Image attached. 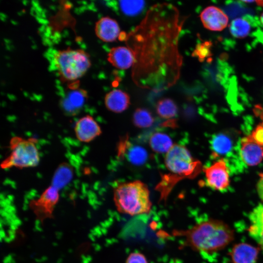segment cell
Segmentation results:
<instances>
[{
  "label": "cell",
  "instance_id": "1",
  "mask_svg": "<svg viewBox=\"0 0 263 263\" xmlns=\"http://www.w3.org/2000/svg\"><path fill=\"white\" fill-rule=\"evenodd\" d=\"M172 234L183 238V246L205 254L222 250L234 238V231L227 224L213 219L198 223L186 230H174Z\"/></svg>",
  "mask_w": 263,
  "mask_h": 263
},
{
  "label": "cell",
  "instance_id": "2",
  "mask_svg": "<svg viewBox=\"0 0 263 263\" xmlns=\"http://www.w3.org/2000/svg\"><path fill=\"white\" fill-rule=\"evenodd\" d=\"M164 163L169 175H165L163 184L159 185L161 199H166L167 195L179 181L185 178H194L201 171L202 164L195 160L190 151L184 146L174 144L166 153Z\"/></svg>",
  "mask_w": 263,
  "mask_h": 263
},
{
  "label": "cell",
  "instance_id": "3",
  "mask_svg": "<svg viewBox=\"0 0 263 263\" xmlns=\"http://www.w3.org/2000/svg\"><path fill=\"white\" fill-rule=\"evenodd\" d=\"M113 200L120 213L131 216L148 213L152 206L150 190L140 180L119 184L113 190Z\"/></svg>",
  "mask_w": 263,
  "mask_h": 263
},
{
  "label": "cell",
  "instance_id": "4",
  "mask_svg": "<svg viewBox=\"0 0 263 263\" xmlns=\"http://www.w3.org/2000/svg\"><path fill=\"white\" fill-rule=\"evenodd\" d=\"M38 140L35 137L24 138L15 136L9 141V155L1 162L2 169L12 168L24 169L37 166L40 155L37 147Z\"/></svg>",
  "mask_w": 263,
  "mask_h": 263
},
{
  "label": "cell",
  "instance_id": "5",
  "mask_svg": "<svg viewBox=\"0 0 263 263\" xmlns=\"http://www.w3.org/2000/svg\"><path fill=\"white\" fill-rule=\"evenodd\" d=\"M54 63L60 79L73 81L82 77L91 66L89 55L82 49L57 51L54 55Z\"/></svg>",
  "mask_w": 263,
  "mask_h": 263
},
{
  "label": "cell",
  "instance_id": "6",
  "mask_svg": "<svg viewBox=\"0 0 263 263\" xmlns=\"http://www.w3.org/2000/svg\"><path fill=\"white\" fill-rule=\"evenodd\" d=\"M203 170L206 177L205 184L207 187L220 191L225 190L229 187V170L224 159H219Z\"/></svg>",
  "mask_w": 263,
  "mask_h": 263
},
{
  "label": "cell",
  "instance_id": "7",
  "mask_svg": "<svg viewBox=\"0 0 263 263\" xmlns=\"http://www.w3.org/2000/svg\"><path fill=\"white\" fill-rule=\"evenodd\" d=\"M87 97V93L84 90H71L60 99L59 107L65 115L75 116L82 110Z\"/></svg>",
  "mask_w": 263,
  "mask_h": 263
},
{
  "label": "cell",
  "instance_id": "8",
  "mask_svg": "<svg viewBox=\"0 0 263 263\" xmlns=\"http://www.w3.org/2000/svg\"><path fill=\"white\" fill-rule=\"evenodd\" d=\"M74 131L77 139L84 143L91 142L102 133L100 126L90 115L79 118L75 122Z\"/></svg>",
  "mask_w": 263,
  "mask_h": 263
},
{
  "label": "cell",
  "instance_id": "9",
  "mask_svg": "<svg viewBox=\"0 0 263 263\" xmlns=\"http://www.w3.org/2000/svg\"><path fill=\"white\" fill-rule=\"evenodd\" d=\"M200 17L204 26L212 31L223 30L228 22L226 14L215 6H209L205 8L200 14Z\"/></svg>",
  "mask_w": 263,
  "mask_h": 263
},
{
  "label": "cell",
  "instance_id": "10",
  "mask_svg": "<svg viewBox=\"0 0 263 263\" xmlns=\"http://www.w3.org/2000/svg\"><path fill=\"white\" fill-rule=\"evenodd\" d=\"M240 152L244 162L249 166L257 165L263 160V146L255 142L250 135L242 139Z\"/></svg>",
  "mask_w": 263,
  "mask_h": 263
},
{
  "label": "cell",
  "instance_id": "11",
  "mask_svg": "<svg viewBox=\"0 0 263 263\" xmlns=\"http://www.w3.org/2000/svg\"><path fill=\"white\" fill-rule=\"evenodd\" d=\"M94 30L96 36L106 42L115 41L120 31L117 21L108 17L99 19L95 23Z\"/></svg>",
  "mask_w": 263,
  "mask_h": 263
},
{
  "label": "cell",
  "instance_id": "12",
  "mask_svg": "<svg viewBox=\"0 0 263 263\" xmlns=\"http://www.w3.org/2000/svg\"><path fill=\"white\" fill-rule=\"evenodd\" d=\"M106 108L114 113H121L130 105V97L126 92L114 89L108 93L104 98Z\"/></svg>",
  "mask_w": 263,
  "mask_h": 263
},
{
  "label": "cell",
  "instance_id": "13",
  "mask_svg": "<svg viewBox=\"0 0 263 263\" xmlns=\"http://www.w3.org/2000/svg\"><path fill=\"white\" fill-rule=\"evenodd\" d=\"M259 248L246 243L235 245L230 255L233 263H256Z\"/></svg>",
  "mask_w": 263,
  "mask_h": 263
},
{
  "label": "cell",
  "instance_id": "14",
  "mask_svg": "<svg viewBox=\"0 0 263 263\" xmlns=\"http://www.w3.org/2000/svg\"><path fill=\"white\" fill-rule=\"evenodd\" d=\"M108 60L115 67L127 69L131 67L134 61L133 53L124 46L112 48L108 54Z\"/></svg>",
  "mask_w": 263,
  "mask_h": 263
},
{
  "label": "cell",
  "instance_id": "15",
  "mask_svg": "<svg viewBox=\"0 0 263 263\" xmlns=\"http://www.w3.org/2000/svg\"><path fill=\"white\" fill-rule=\"evenodd\" d=\"M210 143L212 154L215 158L229 154L234 148L232 137L225 132L214 134L212 136Z\"/></svg>",
  "mask_w": 263,
  "mask_h": 263
},
{
  "label": "cell",
  "instance_id": "16",
  "mask_svg": "<svg viewBox=\"0 0 263 263\" xmlns=\"http://www.w3.org/2000/svg\"><path fill=\"white\" fill-rule=\"evenodd\" d=\"M250 225L248 229L249 235L254 240L263 235V204L253 208L249 216Z\"/></svg>",
  "mask_w": 263,
  "mask_h": 263
},
{
  "label": "cell",
  "instance_id": "17",
  "mask_svg": "<svg viewBox=\"0 0 263 263\" xmlns=\"http://www.w3.org/2000/svg\"><path fill=\"white\" fill-rule=\"evenodd\" d=\"M151 150L158 153H167L174 145L171 138L166 133L161 132L153 133L149 141Z\"/></svg>",
  "mask_w": 263,
  "mask_h": 263
},
{
  "label": "cell",
  "instance_id": "18",
  "mask_svg": "<svg viewBox=\"0 0 263 263\" xmlns=\"http://www.w3.org/2000/svg\"><path fill=\"white\" fill-rule=\"evenodd\" d=\"M73 171L70 165L67 163L60 164L55 171L51 185L58 190L66 186L71 180Z\"/></svg>",
  "mask_w": 263,
  "mask_h": 263
},
{
  "label": "cell",
  "instance_id": "19",
  "mask_svg": "<svg viewBox=\"0 0 263 263\" xmlns=\"http://www.w3.org/2000/svg\"><path fill=\"white\" fill-rule=\"evenodd\" d=\"M178 107L175 102L168 98H163L156 104V111L162 118L170 119L178 113Z\"/></svg>",
  "mask_w": 263,
  "mask_h": 263
},
{
  "label": "cell",
  "instance_id": "20",
  "mask_svg": "<svg viewBox=\"0 0 263 263\" xmlns=\"http://www.w3.org/2000/svg\"><path fill=\"white\" fill-rule=\"evenodd\" d=\"M229 31L234 38H243L247 36L251 31V25L245 19L238 18L232 20L229 25Z\"/></svg>",
  "mask_w": 263,
  "mask_h": 263
},
{
  "label": "cell",
  "instance_id": "21",
  "mask_svg": "<svg viewBox=\"0 0 263 263\" xmlns=\"http://www.w3.org/2000/svg\"><path fill=\"white\" fill-rule=\"evenodd\" d=\"M132 120L136 127L145 129L152 125L154 118L149 110L144 108H137L133 113Z\"/></svg>",
  "mask_w": 263,
  "mask_h": 263
},
{
  "label": "cell",
  "instance_id": "22",
  "mask_svg": "<svg viewBox=\"0 0 263 263\" xmlns=\"http://www.w3.org/2000/svg\"><path fill=\"white\" fill-rule=\"evenodd\" d=\"M145 5L143 0H120L118 3L121 12L128 16L138 15L143 11Z\"/></svg>",
  "mask_w": 263,
  "mask_h": 263
},
{
  "label": "cell",
  "instance_id": "23",
  "mask_svg": "<svg viewBox=\"0 0 263 263\" xmlns=\"http://www.w3.org/2000/svg\"><path fill=\"white\" fill-rule=\"evenodd\" d=\"M58 190L51 185L44 191L37 203L47 207H52L58 200Z\"/></svg>",
  "mask_w": 263,
  "mask_h": 263
},
{
  "label": "cell",
  "instance_id": "24",
  "mask_svg": "<svg viewBox=\"0 0 263 263\" xmlns=\"http://www.w3.org/2000/svg\"><path fill=\"white\" fill-rule=\"evenodd\" d=\"M129 160L135 165L144 164L148 158L147 151L142 147L134 146L129 151L128 154Z\"/></svg>",
  "mask_w": 263,
  "mask_h": 263
},
{
  "label": "cell",
  "instance_id": "25",
  "mask_svg": "<svg viewBox=\"0 0 263 263\" xmlns=\"http://www.w3.org/2000/svg\"><path fill=\"white\" fill-rule=\"evenodd\" d=\"M249 135L255 142L263 146V122L258 124Z\"/></svg>",
  "mask_w": 263,
  "mask_h": 263
},
{
  "label": "cell",
  "instance_id": "26",
  "mask_svg": "<svg viewBox=\"0 0 263 263\" xmlns=\"http://www.w3.org/2000/svg\"><path fill=\"white\" fill-rule=\"evenodd\" d=\"M125 263H148V261L143 254L139 252H133L129 254Z\"/></svg>",
  "mask_w": 263,
  "mask_h": 263
},
{
  "label": "cell",
  "instance_id": "27",
  "mask_svg": "<svg viewBox=\"0 0 263 263\" xmlns=\"http://www.w3.org/2000/svg\"><path fill=\"white\" fill-rule=\"evenodd\" d=\"M207 43H203L196 48L195 51V54L200 58H204L207 56L210 51Z\"/></svg>",
  "mask_w": 263,
  "mask_h": 263
},
{
  "label": "cell",
  "instance_id": "28",
  "mask_svg": "<svg viewBox=\"0 0 263 263\" xmlns=\"http://www.w3.org/2000/svg\"><path fill=\"white\" fill-rule=\"evenodd\" d=\"M260 178L257 184V191L259 196L263 201V172L259 174Z\"/></svg>",
  "mask_w": 263,
  "mask_h": 263
},
{
  "label": "cell",
  "instance_id": "29",
  "mask_svg": "<svg viewBox=\"0 0 263 263\" xmlns=\"http://www.w3.org/2000/svg\"><path fill=\"white\" fill-rule=\"evenodd\" d=\"M263 248V235L255 240Z\"/></svg>",
  "mask_w": 263,
  "mask_h": 263
},
{
  "label": "cell",
  "instance_id": "30",
  "mask_svg": "<svg viewBox=\"0 0 263 263\" xmlns=\"http://www.w3.org/2000/svg\"><path fill=\"white\" fill-rule=\"evenodd\" d=\"M255 2L257 3L258 5H259L260 6H263V0H258V1H255Z\"/></svg>",
  "mask_w": 263,
  "mask_h": 263
},
{
  "label": "cell",
  "instance_id": "31",
  "mask_svg": "<svg viewBox=\"0 0 263 263\" xmlns=\"http://www.w3.org/2000/svg\"><path fill=\"white\" fill-rule=\"evenodd\" d=\"M260 20L262 24L263 25V12L262 13L260 16Z\"/></svg>",
  "mask_w": 263,
  "mask_h": 263
}]
</instances>
